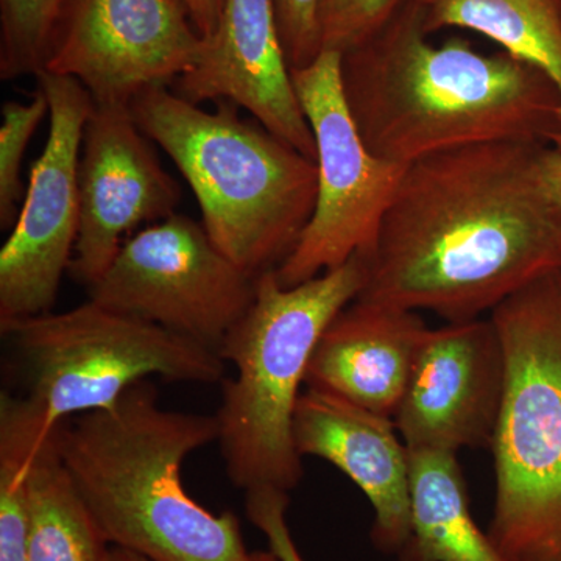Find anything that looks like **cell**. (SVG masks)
Returning <instances> with one entry per match:
<instances>
[{
	"label": "cell",
	"mask_w": 561,
	"mask_h": 561,
	"mask_svg": "<svg viewBox=\"0 0 561 561\" xmlns=\"http://www.w3.org/2000/svg\"><path fill=\"white\" fill-rule=\"evenodd\" d=\"M529 142L440 151L405 168L360 300L481 319L527 284L561 271V214Z\"/></svg>",
	"instance_id": "1"
},
{
	"label": "cell",
	"mask_w": 561,
	"mask_h": 561,
	"mask_svg": "<svg viewBox=\"0 0 561 561\" xmlns=\"http://www.w3.org/2000/svg\"><path fill=\"white\" fill-rule=\"evenodd\" d=\"M409 0L356 49L342 54L343 94L362 139L382 160L412 164L489 142L553 147L561 94L540 69L468 41L432 44Z\"/></svg>",
	"instance_id": "2"
},
{
	"label": "cell",
	"mask_w": 561,
	"mask_h": 561,
	"mask_svg": "<svg viewBox=\"0 0 561 561\" xmlns=\"http://www.w3.org/2000/svg\"><path fill=\"white\" fill-rule=\"evenodd\" d=\"M216 415L162 408L154 383L60 424L62 463L111 548L154 561H251L234 513L202 507L183 465L217 442Z\"/></svg>",
	"instance_id": "3"
},
{
	"label": "cell",
	"mask_w": 561,
	"mask_h": 561,
	"mask_svg": "<svg viewBox=\"0 0 561 561\" xmlns=\"http://www.w3.org/2000/svg\"><path fill=\"white\" fill-rule=\"evenodd\" d=\"M238 108L217 102L206 111L169 87L147 88L130 102L140 130L190 184L210 241L257 279L300 241L316 209L319 169Z\"/></svg>",
	"instance_id": "4"
},
{
	"label": "cell",
	"mask_w": 561,
	"mask_h": 561,
	"mask_svg": "<svg viewBox=\"0 0 561 561\" xmlns=\"http://www.w3.org/2000/svg\"><path fill=\"white\" fill-rule=\"evenodd\" d=\"M368 257L286 287L276 271L256 279L249 311L221 343V359L236 368L221 381L214 413L228 479L243 491L297 489L305 474L294 440V416L321 334L359 297Z\"/></svg>",
	"instance_id": "5"
},
{
	"label": "cell",
	"mask_w": 561,
	"mask_h": 561,
	"mask_svg": "<svg viewBox=\"0 0 561 561\" xmlns=\"http://www.w3.org/2000/svg\"><path fill=\"white\" fill-rule=\"evenodd\" d=\"M505 357L489 535L515 561H561V271L490 312Z\"/></svg>",
	"instance_id": "6"
},
{
	"label": "cell",
	"mask_w": 561,
	"mask_h": 561,
	"mask_svg": "<svg viewBox=\"0 0 561 561\" xmlns=\"http://www.w3.org/2000/svg\"><path fill=\"white\" fill-rule=\"evenodd\" d=\"M25 397L54 424L113 408L122 394L158 376L164 381H224L216 351L150 321L88 300L65 312L0 321Z\"/></svg>",
	"instance_id": "7"
},
{
	"label": "cell",
	"mask_w": 561,
	"mask_h": 561,
	"mask_svg": "<svg viewBox=\"0 0 561 561\" xmlns=\"http://www.w3.org/2000/svg\"><path fill=\"white\" fill-rule=\"evenodd\" d=\"M341 62V51L323 50L311 65L291 70L316 140L319 191L300 241L276 268L286 287L334 271L356 254L370 257L409 165L376 157L362 139L343 94Z\"/></svg>",
	"instance_id": "8"
},
{
	"label": "cell",
	"mask_w": 561,
	"mask_h": 561,
	"mask_svg": "<svg viewBox=\"0 0 561 561\" xmlns=\"http://www.w3.org/2000/svg\"><path fill=\"white\" fill-rule=\"evenodd\" d=\"M90 300L219 353L249 311L256 279L210 241L202 221L183 214L124 242Z\"/></svg>",
	"instance_id": "9"
},
{
	"label": "cell",
	"mask_w": 561,
	"mask_h": 561,
	"mask_svg": "<svg viewBox=\"0 0 561 561\" xmlns=\"http://www.w3.org/2000/svg\"><path fill=\"white\" fill-rule=\"evenodd\" d=\"M36 79L49 102V136L0 250V321L54 311L79 238L81 140L94 102L72 77L43 70Z\"/></svg>",
	"instance_id": "10"
},
{
	"label": "cell",
	"mask_w": 561,
	"mask_h": 561,
	"mask_svg": "<svg viewBox=\"0 0 561 561\" xmlns=\"http://www.w3.org/2000/svg\"><path fill=\"white\" fill-rule=\"evenodd\" d=\"M202 43L181 0H72L44 70L80 81L94 103L130 105L186 73Z\"/></svg>",
	"instance_id": "11"
},
{
	"label": "cell",
	"mask_w": 561,
	"mask_h": 561,
	"mask_svg": "<svg viewBox=\"0 0 561 561\" xmlns=\"http://www.w3.org/2000/svg\"><path fill=\"white\" fill-rule=\"evenodd\" d=\"M151 140L125 103H94L79 161L80 224L69 273L90 289L140 224L176 214L179 181L162 168Z\"/></svg>",
	"instance_id": "12"
},
{
	"label": "cell",
	"mask_w": 561,
	"mask_h": 561,
	"mask_svg": "<svg viewBox=\"0 0 561 561\" xmlns=\"http://www.w3.org/2000/svg\"><path fill=\"white\" fill-rule=\"evenodd\" d=\"M504 382L493 321H451L427 331L393 416L409 451L490 448Z\"/></svg>",
	"instance_id": "13"
},
{
	"label": "cell",
	"mask_w": 561,
	"mask_h": 561,
	"mask_svg": "<svg viewBox=\"0 0 561 561\" xmlns=\"http://www.w3.org/2000/svg\"><path fill=\"white\" fill-rule=\"evenodd\" d=\"M173 84L175 94L195 105L234 103L273 135L317 160L273 0H224L217 31L203 39L194 66Z\"/></svg>",
	"instance_id": "14"
},
{
	"label": "cell",
	"mask_w": 561,
	"mask_h": 561,
	"mask_svg": "<svg viewBox=\"0 0 561 561\" xmlns=\"http://www.w3.org/2000/svg\"><path fill=\"white\" fill-rule=\"evenodd\" d=\"M294 440L301 457L330 461L371 502V540L400 553L411 537V454L393 419L317 389L300 394Z\"/></svg>",
	"instance_id": "15"
},
{
	"label": "cell",
	"mask_w": 561,
	"mask_h": 561,
	"mask_svg": "<svg viewBox=\"0 0 561 561\" xmlns=\"http://www.w3.org/2000/svg\"><path fill=\"white\" fill-rule=\"evenodd\" d=\"M427 331L419 312L356 298L321 334L306 387L393 419Z\"/></svg>",
	"instance_id": "16"
},
{
	"label": "cell",
	"mask_w": 561,
	"mask_h": 561,
	"mask_svg": "<svg viewBox=\"0 0 561 561\" xmlns=\"http://www.w3.org/2000/svg\"><path fill=\"white\" fill-rule=\"evenodd\" d=\"M411 454V537L400 561H515L471 512L457 454Z\"/></svg>",
	"instance_id": "17"
},
{
	"label": "cell",
	"mask_w": 561,
	"mask_h": 561,
	"mask_svg": "<svg viewBox=\"0 0 561 561\" xmlns=\"http://www.w3.org/2000/svg\"><path fill=\"white\" fill-rule=\"evenodd\" d=\"M427 35L463 28L535 66L561 94V0H413ZM561 153V138L552 147Z\"/></svg>",
	"instance_id": "18"
},
{
	"label": "cell",
	"mask_w": 561,
	"mask_h": 561,
	"mask_svg": "<svg viewBox=\"0 0 561 561\" xmlns=\"http://www.w3.org/2000/svg\"><path fill=\"white\" fill-rule=\"evenodd\" d=\"M58 430L44 432L33 456L25 561H106L110 545L66 471Z\"/></svg>",
	"instance_id": "19"
},
{
	"label": "cell",
	"mask_w": 561,
	"mask_h": 561,
	"mask_svg": "<svg viewBox=\"0 0 561 561\" xmlns=\"http://www.w3.org/2000/svg\"><path fill=\"white\" fill-rule=\"evenodd\" d=\"M57 424L25 394H0V561H25L31 534L33 456Z\"/></svg>",
	"instance_id": "20"
},
{
	"label": "cell",
	"mask_w": 561,
	"mask_h": 561,
	"mask_svg": "<svg viewBox=\"0 0 561 561\" xmlns=\"http://www.w3.org/2000/svg\"><path fill=\"white\" fill-rule=\"evenodd\" d=\"M72 0H0V79L46 69Z\"/></svg>",
	"instance_id": "21"
},
{
	"label": "cell",
	"mask_w": 561,
	"mask_h": 561,
	"mask_svg": "<svg viewBox=\"0 0 561 561\" xmlns=\"http://www.w3.org/2000/svg\"><path fill=\"white\" fill-rule=\"evenodd\" d=\"M50 113L43 92H36L31 102L9 101L2 105L0 125V227L13 228L20 216L25 186L21 165L28 140L35 135L44 117Z\"/></svg>",
	"instance_id": "22"
},
{
	"label": "cell",
	"mask_w": 561,
	"mask_h": 561,
	"mask_svg": "<svg viewBox=\"0 0 561 561\" xmlns=\"http://www.w3.org/2000/svg\"><path fill=\"white\" fill-rule=\"evenodd\" d=\"M409 0H320L321 50L356 49L382 31Z\"/></svg>",
	"instance_id": "23"
},
{
	"label": "cell",
	"mask_w": 561,
	"mask_h": 561,
	"mask_svg": "<svg viewBox=\"0 0 561 561\" xmlns=\"http://www.w3.org/2000/svg\"><path fill=\"white\" fill-rule=\"evenodd\" d=\"M280 43L290 70L306 68L321 54L320 0H273Z\"/></svg>",
	"instance_id": "24"
},
{
	"label": "cell",
	"mask_w": 561,
	"mask_h": 561,
	"mask_svg": "<svg viewBox=\"0 0 561 561\" xmlns=\"http://www.w3.org/2000/svg\"><path fill=\"white\" fill-rule=\"evenodd\" d=\"M245 507L251 524L265 535L268 548L276 559L305 561L287 526L289 493L272 489L247 491Z\"/></svg>",
	"instance_id": "25"
},
{
	"label": "cell",
	"mask_w": 561,
	"mask_h": 561,
	"mask_svg": "<svg viewBox=\"0 0 561 561\" xmlns=\"http://www.w3.org/2000/svg\"><path fill=\"white\" fill-rule=\"evenodd\" d=\"M190 13L195 31L203 39L209 38L219 25L224 0H181Z\"/></svg>",
	"instance_id": "26"
},
{
	"label": "cell",
	"mask_w": 561,
	"mask_h": 561,
	"mask_svg": "<svg viewBox=\"0 0 561 561\" xmlns=\"http://www.w3.org/2000/svg\"><path fill=\"white\" fill-rule=\"evenodd\" d=\"M541 176L561 214V153L552 147H545L540 158Z\"/></svg>",
	"instance_id": "27"
},
{
	"label": "cell",
	"mask_w": 561,
	"mask_h": 561,
	"mask_svg": "<svg viewBox=\"0 0 561 561\" xmlns=\"http://www.w3.org/2000/svg\"><path fill=\"white\" fill-rule=\"evenodd\" d=\"M106 561H154L139 553L127 551V549L110 548Z\"/></svg>",
	"instance_id": "28"
},
{
	"label": "cell",
	"mask_w": 561,
	"mask_h": 561,
	"mask_svg": "<svg viewBox=\"0 0 561 561\" xmlns=\"http://www.w3.org/2000/svg\"><path fill=\"white\" fill-rule=\"evenodd\" d=\"M251 561H279L273 552H251Z\"/></svg>",
	"instance_id": "29"
}]
</instances>
